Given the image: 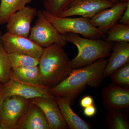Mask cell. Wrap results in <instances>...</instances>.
I'll return each instance as SVG.
<instances>
[{"label": "cell", "instance_id": "cell-1", "mask_svg": "<svg viewBox=\"0 0 129 129\" xmlns=\"http://www.w3.org/2000/svg\"><path fill=\"white\" fill-rule=\"evenodd\" d=\"M108 62V60L103 58L86 67L74 69L61 83L49 89V92L53 96L66 98L73 102L87 86H99Z\"/></svg>", "mask_w": 129, "mask_h": 129}, {"label": "cell", "instance_id": "cell-12", "mask_svg": "<svg viewBox=\"0 0 129 129\" xmlns=\"http://www.w3.org/2000/svg\"><path fill=\"white\" fill-rule=\"evenodd\" d=\"M128 2L118 3L111 7L101 11L90 19V23L106 35L109 28L118 23Z\"/></svg>", "mask_w": 129, "mask_h": 129}, {"label": "cell", "instance_id": "cell-30", "mask_svg": "<svg viewBox=\"0 0 129 129\" xmlns=\"http://www.w3.org/2000/svg\"><path fill=\"white\" fill-rule=\"evenodd\" d=\"M111 1H113L115 3H118V0H111Z\"/></svg>", "mask_w": 129, "mask_h": 129}, {"label": "cell", "instance_id": "cell-10", "mask_svg": "<svg viewBox=\"0 0 129 129\" xmlns=\"http://www.w3.org/2000/svg\"><path fill=\"white\" fill-rule=\"evenodd\" d=\"M37 12L35 8L28 6H25L16 12L7 22V32L27 37L30 33L31 24Z\"/></svg>", "mask_w": 129, "mask_h": 129}, {"label": "cell", "instance_id": "cell-23", "mask_svg": "<svg viewBox=\"0 0 129 129\" xmlns=\"http://www.w3.org/2000/svg\"><path fill=\"white\" fill-rule=\"evenodd\" d=\"M0 32V83L2 84L7 83L10 79L12 72V68L5 52L2 43Z\"/></svg>", "mask_w": 129, "mask_h": 129}, {"label": "cell", "instance_id": "cell-7", "mask_svg": "<svg viewBox=\"0 0 129 129\" xmlns=\"http://www.w3.org/2000/svg\"><path fill=\"white\" fill-rule=\"evenodd\" d=\"M2 88L6 97L18 96L30 99L37 97L55 98L50 94L49 89L47 87L21 81L14 76L12 72L9 80L7 83L2 84Z\"/></svg>", "mask_w": 129, "mask_h": 129}, {"label": "cell", "instance_id": "cell-11", "mask_svg": "<svg viewBox=\"0 0 129 129\" xmlns=\"http://www.w3.org/2000/svg\"><path fill=\"white\" fill-rule=\"evenodd\" d=\"M101 95L104 108L111 109H124L129 106V89L112 83L102 90Z\"/></svg>", "mask_w": 129, "mask_h": 129}, {"label": "cell", "instance_id": "cell-28", "mask_svg": "<svg viewBox=\"0 0 129 129\" xmlns=\"http://www.w3.org/2000/svg\"><path fill=\"white\" fill-rule=\"evenodd\" d=\"M5 98H6V96H5L3 90L2 84H0V113H1L3 104Z\"/></svg>", "mask_w": 129, "mask_h": 129}, {"label": "cell", "instance_id": "cell-6", "mask_svg": "<svg viewBox=\"0 0 129 129\" xmlns=\"http://www.w3.org/2000/svg\"><path fill=\"white\" fill-rule=\"evenodd\" d=\"M31 100L18 96L6 97L0 113V129H14Z\"/></svg>", "mask_w": 129, "mask_h": 129}, {"label": "cell", "instance_id": "cell-3", "mask_svg": "<svg viewBox=\"0 0 129 129\" xmlns=\"http://www.w3.org/2000/svg\"><path fill=\"white\" fill-rule=\"evenodd\" d=\"M67 41L75 45L78 48L77 56L71 60L73 69L81 68L94 62L100 58L111 55L115 43L102 39H95L81 37L78 34H64Z\"/></svg>", "mask_w": 129, "mask_h": 129}, {"label": "cell", "instance_id": "cell-16", "mask_svg": "<svg viewBox=\"0 0 129 129\" xmlns=\"http://www.w3.org/2000/svg\"><path fill=\"white\" fill-rule=\"evenodd\" d=\"M63 117L68 128L90 129L91 125L81 118L74 112L71 107V101L68 98L62 97H55Z\"/></svg>", "mask_w": 129, "mask_h": 129}, {"label": "cell", "instance_id": "cell-13", "mask_svg": "<svg viewBox=\"0 0 129 129\" xmlns=\"http://www.w3.org/2000/svg\"><path fill=\"white\" fill-rule=\"evenodd\" d=\"M31 101L43 111L48 121L50 129H68L55 98L37 97L31 99Z\"/></svg>", "mask_w": 129, "mask_h": 129}, {"label": "cell", "instance_id": "cell-25", "mask_svg": "<svg viewBox=\"0 0 129 129\" xmlns=\"http://www.w3.org/2000/svg\"><path fill=\"white\" fill-rule=\"evenodd\" d=\"M118 23L129 25V2Z\"/></svg>", "mask_w": 129, "mask_h": 129}, {"label": "cell", "instance_id": "cell-14", "mask_svg": "<svg viewBox=\"0 0 129 129\" xmlns=\"http://www.w3.org/2000/svg\"><path fill=\"white\" fill-rule=\"evenodd\" d=\"M14 129H50V127L43 111L31 100Z\"/></svg>", "mask_w": 129, "mask_h": 129}, {"label": "cell", "instance_id": "cell-4", "mask_svg": "<svg viewBox=\"0 0 129 129\" xmlns=\"http://www.w3.org/2000/svg\"><path fill=\"white\" fill-rule=\"evenodd\" d=\"M42 12L45 17L62 34L75 33L82 35L85 38L95 39L106 37L105 34L91 24L90 19L83 17L77 18L60 17L51 15L45 9Z\"/></svg>", "mask_w": 129, "mask_h": 129}, {"label": "cell", "instance_id": "cell-9", "mask_svg": "<svg viewBox=\"0 0 129 129\" xmlns=\"http://www.w3.org/2000/svg\"><path fill=\"white\" fill-rule=\"evenodd\" d=\"M116 4L111 0H75L68 9L57 17L80 16L91 19L101 11Z\"/></svg>", "mask_w": 129, "mask_h": 129}, {"label": "cell", "instance_id": "cell-21", "mask_svg": "<svg viewBox=\"0 0 129 129\" xmlns=\"http://www.w3.org/2000/svg\"><path fill=\"white\" fill-rule=\"evenodd\" d=\"M12 68L38 66L39 59L26 53L14 52L7 53Z\"/></svg>", "mask_w": 129, "mask_h": 129}, {"label": "cell", "instance_id": "cell-22", "mask_svg": "<svg viewBox=\"0 0 129 129\" xmlns=\"http://www.w3.org/2000/svg\"><path fill=\"white\" fill-rule=\"evenodd\" d=\"M75 0H44L45 10L51 15L58 16Z\"/></svg>", "mask_w": 129, "mask_h": 129}, {"label": "cell", "instance_id": "cell-29", "mask_svg": "<svg viewBox=\"0 0 129 129\" xmlns=\"http://www.w3.org/2000/svg\"><path fill=\"white\" fill-rule=\"evenodd\" d=\"M129 1V0H118V3L126 2Z\"/></svg>", "mask_w": 129, "mask_h": 129}, {"label": "cell", "instance_id": "cell-2", "mask_svg": "<svg viewBox=\"0 0 129 129\" xmlns=\"http://www.w3.org/2000/svg\"><path fill=\"white\" fill-rule=\"evenodd\" d=\"M38 66L42 84L49 89L61 83L74 69L63 47L57 44L44 48Z\"/></svg>", "mask_w": 129, "mask_h": 129}, {"label": "cell", "instance_id": "cell-20", "mask_svg": "<svg viewBox=\"0 0 129 129\" xmlns=\"http://www.w3.org/2000/svg\"><path fill=\"white\" fill-rule=\"evenodd\" d=\"M104 40L113 42H129V25L118 23L106 32Z\"/></svg>", "mask_w": 129, "mask_h": 129}, {"label": "cell", "instance_id": "cell-19", "mask_svg": "<svg viewBox=\"0 0 129 129\" xmlns=\"http://www.w3.org/2000/svg\"><path fill=\"white\" fill-rule=\"evenodd\" d=\"M122 109L108 110L106 121L109 129H128V117Z\"/></svg>", "mask_w": 129, "mask_h": 129}, {"label": "cell", "instance_id": "cell-24", "mask_svg": "<svg viewBox=\"0 0 129 129\" xmlns=\"http://www.w3.org/2000/svg\"><path fill=\"white\" fill-rule=\"evenodd\" d=\"M112 83L121 87L129 86V62L120 67L110 75Z\"/></svg>", "mask_w": 129, "mask_h": 129}, {"label": "cell", "instance_id": "cell-15", "mask_svg": "<svg viewBox=\"0 0 129 129\" xmlns=\"http://www.w3.org/2000/svg\"><path fill=\"white\" fill-rule=\"evenodd\" d=\"M129 62V42H116L103 72V77H108L120 67Z\"/></svg>", "mask_w": 129, "mask_h": 129}, {"label": "cell", "instance_id": "cell-5", "mask_svg": "<svg viewBox=\"0 0 129 129\" xmlns=\"http://www.w3.org/2000/svg\"><path fill=\"white\" fill-rule=\"evenodd\" d=\"M37 19L29 35V39L39 46L45 48L53 44L64 47L67 41L64 35L59 33L46 19L42 11L37 12Z\"/></svg>", "mask_w": 129, "mask_h": 129}, {"label": "cell", "instance_id": "cell-26", "mask_svg": "<svg viewBox=\"0 0 129 129\" xmlns=\"http://www.w3.org/2000/svg\"><path fill=\"white\" fill-rule=\"evenodd\" d=\"M80 104L81 107L84 108L94 104V99L91 96H86L81 99Z\"/></svg>", "mask_w": 129, "mask_h": 129}, {"label": "cell", "instance_id": "cell-27", "mask_svg": "<svg viewBox=\"0 0 129 129\" xmlns=\"http://www.w3.org/2000/svg\"><path fill=\"white\" fill-rule=\"evenodd\" d=\"M96 109L94 104L86 107L84 109V114L86 117H92L96 114Z\"/></svg>", "mask_w": 129, "mask_h": 129}, {"label": "cell", "instance_id": "cell-8", "mask_svg": "<svg viewBox=\"0 0 129 129\" xmlns=\"http://www.w3.org/2000/svg\"><path fill=\"white\" fill-rule=\"evenodd\" d=\"M1 40L7 53L22 52L39 59L44 50V48L27 37L17 35L8 32L2 35Z\"/></svg>", "mask_w": 129, "mask_h": 129}, {"label": "cell", "instance_id": "cell-18", "mask_svg": "<svg viewBox=\"0 0 129 129\" xmlns=\"http://www.w3.org/2000/svg\"><path fill=\"white\" fill-rule=\"evenodd\" d=\"M32 0H0V25L6 23L11 16Z\"/></svg>", "mask_w": 129, "mask_h": 129}, {"label": "cell", "instance_id": "cell-17", "mask_svg": "<svg viewBox=\"0 0 129 129\" xmlns=\"http://www.w3.org/2000/svg\"><path fill=\"white\" fill-rule=\"evenodd\" d=\"M12 72L17 79L21 81L43 85L39 66L12 68Z\"/></svg>", "mask_w": 129, "mask_h": 129}]
</instances>
